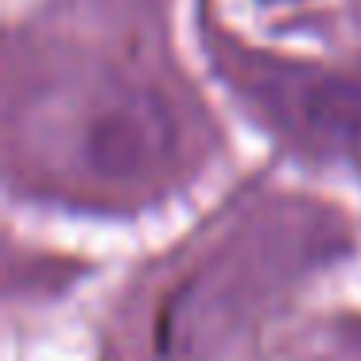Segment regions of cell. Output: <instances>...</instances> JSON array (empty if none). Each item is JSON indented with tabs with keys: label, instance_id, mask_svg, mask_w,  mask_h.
Listing matches in <instances>:
<instances>
[{
	"label": "cell",
	"instance_id": "1",
	"mask_svg": "<svg viewBox=\"0 0 361 361\" xmlns=\"http://www.w3.org/2000/svg\"><path fill=\"white\" fill-rule=\"evenodd\" d=\"M183 156V121L159 90L102 78L71 97L63 117V164L105 195L156 187Z\"/></svg>",
	"mask_w": 361,
	"mask_h": 361
},
{
	"label": "cell",
	"instance_id": "3",
	"mask_svg": "<svg viewBox=\"0 0 361 361\" xmlns=\"http://www.w3.org/2000/svg\"><path fill=\"white\" fill-rule=\"evenodd\" d=\"M307 361H361V345H350V342H338V345H326V350L311 353Z\"/></svg>",
	"mask_w": 361,
	"mask_h": 361
},
{
	"label": "cell",
	"instance_id": "2",
	"mask_svg": "<svg viewBox=\"0 0 361 361\" xmlns=\"http://www.w3.org/2000/svg\"><path fill=\"white\" fill-rule=\"evenodd\" d=\"M288 133L338 156H361V86L319 74H272L260 86Z\"/></svg>",
	"mask_w": 361,
	"mask_h": 361
}]
</instances>
